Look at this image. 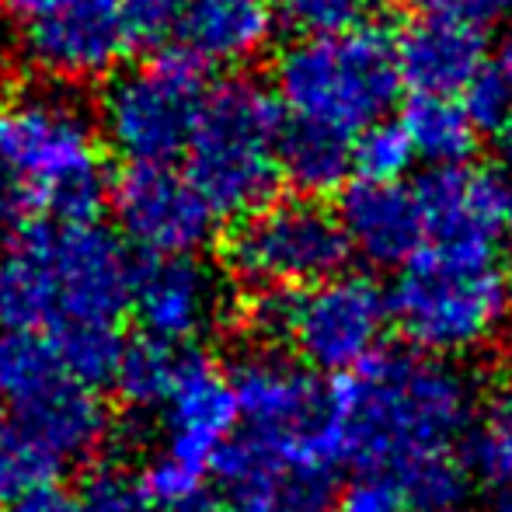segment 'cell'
Returning <instances> with one entry per match:
<instances>
[{
  "label": "cell",
  "instance_id": "obj_29",
  "mask_svg": "<svg viewBox=\"0 0 512 512\" xmlns=\"http://www.w3.org/2000/svg\"><path fill=\"white\" fill-rule=\"evenodd\" d=\"M415 161L418 157L401 122L384 119L352 140V171L363 182H405V171Z\"/></svg>",
  "mask_w": 512,
  "mask_h": 512
},
{
  "label": "cell",
  "instance_id": "obj_34",
  "mask_svg": "<svg viewBox=\"0 0 512 512\" xmlns=\"http://www.w3.org/2000/svg\"><path fill=\"white\" fill-rule=\"evenodd\" d=\"M342 512H408L401 488L387 474H359L342 495Z\"/></svg>",
  "mask_w": 512,
  "mask_h": 512
},
{
  "label": "cell",
  "instance_id": "obj_38",
  "mask_svg": "<svg viewBox=\"0 0 512 512\" xmlns=\"http://www.w3.org/2000/svg\"><path fill=\"white\" fill-rule=\"evenodd\" d=\"M7 512H81V502H77V492H70L60 481H53V485L32 488L21 499H14Z\"/></svg>",
  "mask_w": 512,
  "mask_h": 512
},
{
  "label": "cell",
  "instance_id": "obj_1",
  "mask_svg": "<svg viewBox=\"0 0 512 512\" xmlns=\"http://www.w3.org/2000/svg\"><path fill=\"white\" fill-rule=\"evenodd\" d=\"M474 415V384L450 359L384 352L331 384L338 460L394 478L432 453H450Z\"/></svg>",
  "mask_w": 512,
  "mask_h": 512
},
{
  "label": "cell",
  "instance_id": "obj_17",
  "mask_svg": "<svg viewBox=\"0 0 512 512\" xmlns=\"http://www.w3.org/2000/svg\"><path fill=\"white\" fill-rule=\"evenodd\" d=\"M401 84L411 95L460 98L488 70L485 28L446 14L418 11L394 35Z\"/></svg>",
  "mask_w": 512,
  "mask_h": 512
},
{
  "label": "cell",
  "instance_id": "obj_13",
  "mask_svg": "<svg viewBox=\"0 0 512 512\" xmlns=\"http://www.w3.org/2000/svg\"><path fill=\"white\" fill-rule=\"evenodd\" d=\"M133 314L140 335L196 349L220 321H234L237 300H230L220 272L203 258H150L136 272Z\"/></svg>",
  "mask_w": 512,
  "mask_h": 512
},
{
  "label": "cell",
  "instance_id": "obj_44",
  "mask_svg": "<svg viewBox=\"0 0 512 512\" xmlns=\"http://www.w3.org/2000/svg\"><path fill=\"white\" fill-rule=\"evenodd\" d=\"M495 512H512V492H506L499 499V506H495Z\"/></svg>",
  "mask_w": 512,
  "mask_h": 512
},
{
  "label": "cell",
  "instance_id": "obj_6",
  "mask_svg": "<svg viewBox=\"0 0 512 512\" xmlns=\"http://www.w3.org/2000/svg\"><path fill=\"white\" fill-rule=\"evenodd\" d=\"M391 321L415 352L457 359L485 349L512 307L509 272L495 251L422 248L387 293Z\"/></svg>",
  "mask_w": 512,
  "mask_h": 512
},
{
  "label": "cell",
  "instance_id": "obj_12",
  "mask_svg": "<svg viewBox=\"0 0 512 512\" xmlns=\"http://www.w3.org/2000/svg\"><path fill=\"white\" fill-rule=\"evenodd\" d=\"M108 199L119 237L150 258H199L220 223L175 164H126Z\"/></svg>",
  "mask_w": 512,
  "mask_h": 512
},
{
  "label": "cell",
  "instance_id": "obj_28",
  "mask_svg": "<svg viewBox=\"0 0 512 512\" xmlns=\"http://www.w3.org/2000/svg\"><path fill=\"white\" fill-rule=\"evenodd\" d=\"M49 338H53L56 349H60L63 370H67L77 384L95 387V391L112 384L122 345H126V338L115 328H108V324H98V328H70Z\"/></svg>",
  "mask_w": 512,
  "mask_h": 512
},
{
  "label": "cell",
  "instance_id": "obj_10",
  "mask_svg": "<svg viewBox=\"0 0 512 512\" xmlns=\"http://www.w3.org/2000/svg\"><path fill=\"white\" fill-rule=\"evenodd\" d=\"M391 307L373 279L342 272L293 297L286 345L310 373L349 377L380 352Z\"/></svg>",
  "mask_w": 512,
  "mask_h": 512
},
{
  "label": "cell",
  "instance_id": "obj_25",
  "mask_svg": "<svg viewBox=\"0 0 512 512\" xmlns=\"http://www.w3.org/2000/svg\"><path fill=\"white\" fill-rule=\"evenodd\" d=\"M182 352L185 349L164 345L150 335L126 338L119 366H115V377H112V387L122 405L133 411L164 408L171 387H175L178 366H182Z\"/></svg>",
  "mask_w": 512,
  "mask_h": 512
},
{
  "label": "cell",
  "instance_id": "obj_41",
  "mask_svg": "<svg viewBox=\"0 0 512 512\" xmlns=\"http://www.w3.org/2000/svg\"><path fill=\"white\" fill-rule=\"evenodd\" d=\"M4 4H7V11H11L14 18L21 21V18H25L28 11H32V7H39L42 0H4Z\"/></svg>",
  "mask_w": 512,
  "mask_h": 512
},
{
  "label": "cell",
  "instance_id": "obj_37",
  "mask_svg": "<svg viewBox=\"0 0 512 512\" xmlns=\"http://www.w3.org/2000/svg\"><path fill=\"white\" fill-rule=\"evenodd\" d=\"M418 4L429 14H446V18L467 21L474 28H488L502 14L506 0H418Z\"/></svg>",
  "mask_w": 512,
  "mask_h": 512
},
{
  "label": "cell",
  "instance_id": "obj_5",
  "mask_svg": "<svg viewBox=\"0 0 512 512\" xmlns=\"http://www.w3.org/2000/svg\"><path fill=\"white\" fill-rule=\"evenodd\" d=\"M286 115L248 77L209 84L185 147V175L216 220H244L269 206L283 182Z\"/></svg>",
  "mask_w": 512,
  "mask_h": 512
},
{
  "label": "cell",
  "instance_id": "obj_40",
  "mask_svg": "<svg viewBox=\"0 0 512 512\" xmlns=\"http://www.w3.org/2000/svg\"><path fill=\"white\" fill-rule=\"evenodd\" d=\"M495 136H499V157L512 168V112L506 115V122L495 129Z\"/></svg>",
  "mask_w": 512,
  "mask_h": 512
},
{
  "label": "cell",
  "instance_id": "obj_26",
  "mask_svg": "<svg viewBox=\"0 0 512 512\" xmlns=\"http://www.w3.org/2000/svg\"><path fill=\"white\" fill-rule=\"evenodd\" d=\"M408 512H464L471 499V474L460 453H432L394 474Z\"/></svg>",
  "mask_w": 512,
  "mask_h": 512
},
{
  "label": "cell",
  "instance_id": "obj_2",
  "mask_svg": "<svg viewBox=\"0 0 512 512\" xmlns=\"http://www.w3.org/2000/svg\"><path fill=\"white\" fill-rule=\"evenodd\" d=\"M136 272L129 244L105 223H28L0 255V328L39 335L115 328L133 310Z\"/></svg>",
  "mask_w": 512,
  "mask_h": 512
},
{
  "label": "cell",
  "instance_id": "obj_43",
  "mask_svg": "<svg viewBox=\"0 0 512 512\" xmlns=\"http://www.w3.org/2000/svg\"><path fill=\"white\" fill-rule=\"evenodd\" d=\"M506 227H512V185H506Z\"/></svg>",
  "mask_w": 512,
  "mask_h": 512
},
{
  "label": "cell",
  "instance_id": "obj_27",
  "mask_svg": "<svg viewBox=\"0 0 512 512\" xmlns=\"http://www.w3.org/2000/svg\"><path fill=\"white\" fill-rule=\"evenodd\" d=\"M63 464L11 418L0 422V499L14 502L25 492L60 481Z\"/></svg>",
  "mask_w": 512,
  "mask_h": 512
},
{
  "label": "cell",
  "instance_id": "obj_7",
  "mask_svg": "<svg viewBox=\"0 0 512 512\" xmlns=\"http://www.w3.org/2000/svg\"><path fill=\"white\" fill-rule=\"evenodd\" d=\"M206 91V67L185 49L119 70L98 112L105 143L126 164H171L189 147Z\"/></svg>",
  "mask_w": 512,
  "mask_h": 512
},
{
  "label": "cell",
  "instance_id": "obj_19",
  "mask_svg": "<svg viewBox=\"0 0 512 512\" xmlns=\"http://www.w3.org/2000/svg\"><path fill=\"white\" fill-rule=\"evenodd\" d=\"M11 422L21 425L39 446H46L63 467L88 464L112 439V415L95 387L60 380L35 401L11 411Z\"/></svg>",
  "mask_w": 512,
  "mask_h": 512
},
{
  "label": "cell",
  "instance_id": "obj_36",
  "mask_svg": "<svg viewBox=\"0 0 512 512\" xmlns=\"http://www.w3.org/2000/svg\"><path fill=\"white\" fill-rule=\"evenodd\" d=\"M35 209L28 189L18 182L11 168L0 161V234H18L21 227H28V213Z\"/></svg>",
  "mask_w": 512,
  "mask_h": 512
},
{
  "label": "cell",
  "instance_id": "obj_46",
  "mask_svg": "<svg viewBox=\"0 0 512 512\" xmlns=\"http://www.w3.org/2000/svg\"><path fill=\"white\" fill-rule=\"evenodd\" d=\"M509 4H512V0H509Z\"/></svg>",
  "mask_w": 512,
  "mask_h": 512
},
{
  "label": "cell",
  "instance_id": "obj_47",
  "mask_svg": "<svg viewBox=\"0 0 512 512\" xmlns=\"http://www.w3.org/2000/svg\"><path fill=\"white\" fill-rule=\"evenodd\" d=\"M492 512H495V509H492Z\"/></svg>",
  "mask_w": 512,
  "mask_h": 512
},
{
  "label": "cell",
  "instance_id": "obj_3",
  "mask_svg": "<svg viewBox=\"0 0 512 512\" xmlns=\"http://www.w3.org/2000/svg\"><path fill=\"white\" fill-rule=\"evenodd\" d=\"M276 102L286 122L356 140L384 122L401 98L394 35L352 25L331 35H300L276 60Z\"/></svg>",
  "mask_w": 512,
  "mask_h": 512
},
{
  "label": "cell",
  "instance_id": "obj_45",
  "mask_svg": "<svg viewBox=\"0 0 512 512\" xmlns=\"http://www.w3.org/2000/svg\"><path fill=\"white\" fill-rule=\"evenodd\" d=\"M509 286H512V262H509Z\"/></svg>",
  "mask_w": 512,
  "mask_h": 512
},
{
  "label": "cell",
  "instance_id": "obj_16",
  "mask_svg": "<svg viewBox=\"0 0 512 512\" xmlns=\"http://www.w3.org/2000/svg\"><path fill=\"white\" fill-rule=\"evenodd\" d=\"M432 248L495 251V237L506 227V185L495 171L478 164L429 168L415 182Z\"/></svg>",
  "mask_w": 512,
  "mask_h": 512
},
{
  "label": "cell",
  "instance_id": "obj_4",
  "mask_svg": "<svg viewBox=\"0 0 512 512\" xmlns=\"http://www.w3.org/2000/svg\"><path fill=\"white\" fill-rule=\"evenodd\" d=\"M0 161L49 220H95L108 192L102 129L63 88H25L0 102Z\"/></svg>",
  "mask_w": 512,
  "mask_h": 512
},
{
  "label": "cell",
  "instance_id": "obj_42",
  "mask_svg": "<svg viewBox=\"0 0 512 512\" xmlns=\"http://www.w3.org/2000/svg\"><path fill=\"white\" fill-rule=\"evenodd\" d=\"M175 512H220V509H213L209 502L203 499V502H196V506H189V509H175Z\"/></svg>",
  "mask_w": 512,
  "mask_h": 512
},
{
  "label": "cell",
  "instance_id": "obj_15",
  "mask_svg": "<svg viewBox=\"0 0 512 512\" xmlns=\"http://www.w3.org/2000/svg\"><path fill=\"white\" fill-rule=\"evenodd\" d=\"M164 450L171 460L199 474L213 471V460L237 436V411L230 373L199 349L182 352L175 387L164 401Z\"/></svg>",
  "mask_w": 512,
  "mask_h": 512
},
{
  "label": "cell",
  "instance_id": "obj_11",
  "mask_svg": "<svg viewBox=\"0 0 512 512\" xmlns=\"http://www.w3.org/2000/svg\"><path fill=\"white\" fill-rule=\"evenodd\" d=\"M18 25L25 60L56 81L115 77L140 46L122 0H42Z\"/></svg>",
  "mask_w": 512,
  "mask_h": 512
},
{
  "label": "cell",
  "instance_id": "obj_33",
  "mask_svg": "<svg viewBox=\"0 0 512 512\" xmlns=\"http://www.w3.org/2000/svg\"><path fill=\"white\" fill-rule=\"evenodd\" d=\"M460 102H464L467 115L478 122V129H485V126L499 129L502 122H506V115L512 112V88L499 70L488 67L485 74L460 95Z\"/></svg>",
  "mask_w": 512,
  "mask_h": 512
},
{
  "label": "cell",
  "instance_id": "obj_31",
  "mask_svg": "<svg viewBox=\"0 0 512 512\" xmlns=\"http://www.w3.org/2000/svg\"><path fill=\"white\" fill-rule=\"evenodd\" d=\"M140 481H143V488H147L150 506H161L164 512L189 509V506H196V502H203L206 474L178 464L168 453H157V457L143 467Z\"/></svg>",
  "mask_w": 512,
  "mask_h": 512
},
{
  "label": "cell",
  "instance_id": "obj_14",
  "mask_svg": "<svg viewBox=\"0 0 512 512\" xmlns=\"http://www.w3.org/2000/svg\"><path fill=\"white\" fill-rule=\"evenodd\" d=\"M223 512H324L335 495V471L286 457L251 432H237L209 471Z\"/></svg>",
  "mask_w": 512,
  "mask_h": 512
},
{
  "label": "cell",
  "instance_id": "obj_23",
  "mask_svg": "<svg viewBox=\"0 0 512 512\" xmlns=\"http://www.w3.org/2000/svg\"><path fill=\"white\" fill-rule=\"evenodd\" d=\"M67 377L60 349L49 335L0 328V408L18 411Z\"/></svg>",
  "mask_w": 512,
  "mask_h": 512
},
{
  "label": "cell",
  "instance_id": "obj_21",
  "mask_svg": "<svg viewBox=\"0 0 512 512\" xmlns=\"http://www.w3.org/2000/svg\"><path fill=\"white\" fill-rule=\"evenodd\" d=\"M401 129L408 133L411 150L429 168L467 164L478 150V122L467 115L460 98L411 95L401 112Z\"/></svg>",
  "mask_w": 512,
  "mask_h": 512
},
{
  "label": "cell",
  "instance_id": "obj_39",
  "mask_svg": "<svg viewBox=\"0 0 512 512\" xmlns=\"http://www.w3.org/2000/svg\"><path fill=\"white\" fill-rule=\"evenodd\" d=\"M495 70L506 77V84L512 88V25L502 32V42H499V49H495Z\"/></svg>",
  "mask_w": 512,
  "mask_h": 512
},
{
  "label": "cell",
  "instance_id": "obj_8",
  "mask_svg": "<svg viewBox=\"0 0 512 512\" xmlns=\"http://www.w3.org/2000/svg\"><path fill=\"white\" fill-rule=\"evenodd\" d=\"M352 248L338 213L317 199H272L237 220L223 241V262L251 290H310L342 276Z\"/></svg>",
  "mask_w": 512,
  "mask_h": 512
},
{
  "label": "cell",
  "instance_id": "obj_35",
  "mask_svg": "<svg viewBox=\"0 0 512 512\" xmlns=\"http://www.w3.org/2000/svg\"><path fill=\"white\" fill-rule=\"evenodd\" d=\"M185 0H122L129 14V25L136 32V42L147 46V42H157L178 28V14H182Z\"/></svg>",
  "mask_w": 512,
  "mask_h": 512
},
{
  "label": "cell",
  "instance_id": "obj_24",
  "mask_svg": "<svg viewBox=\"0 0 512 512\" xmlns=\"http://www.w3.org/2000/svg\"><path fill=\"white\" fill-rule=\"evenodd\" d=\"M460 464L471 481L512 492V391L492 394L474 408L464 436H460Z\"/></svg>",
  "mask_w": 512,
  "mask_h": 512
},
{
  "label": "cell",
  "instance_id": "obj_32",
  "mask_svg": "<svg viewBox=\"0 0 512 512\" xmlns=\"http://www.w3.org/2000/svg\"><path fill=\"white\" fill-rule=\"evenodd\" d=\"M272 11H283L304 35H331L363 21V0H269Z\"/></svg>",
  "mask_w": 512,
  "mask_h": 512
},
{
  "label": "cell",
  "instance_id": "obj_22",
  "mask_svg": "<svg viewBox=\"0 0 512 512\" xmlns=\"http://www.w3.org/2000/svg\"><path fill=\"white\" fill-rule=\"evenodd\" d=\"M352 175V140L314 126L286 122L283 129V178L304 199L342 192Z\"/></svg>",
  "mask_w": 512,
  "mask_h": 512
},
{
  "label": "cell",
  "instance_id": "obj_30",
  "mask_svg": "<svg viewBox=\"0 0 512 512\" xmlns=\"http://www.w3.org/2000/svg\"><path fill=\"white\" fill-rule=\"evenodd\" d=\"M77 502L81 512H150L147 488H143L140 474L129 467L115 464V460H98L88 467L77 488Z\"/></svg>",
  "mask_w": 512,
  "mask_h": 512
},
{
  "label": "cell",
  "instance_id": "obj_18",
  "mask_svg": "<svg viewBox=\"0 0 512 512\" xmlns=\"http://www.w3.org/2000/svg\"><path fill=\"white\" fill-rule=\"evenodd\" d=\"M338 223L349 248L373 269H405L425 244V216L415 185L408 182H363L342 189Z\"/></svg>",
  "mask_w": 512,
  "mask_h": 512
},
{
  "label": "cell",
  "instance_id": "obj_9",
  "mask_svg": "<svg viewBox=\"0 0 512 512\" xmlns=\"http://www.w3.org/2000/svg\"><path fill=\"white\" fill-rule=\"evenodd\" d=\"M227 373L241 422L251 436L307 464L331 471L342 464L331 418V387H324L317 373L265 345L244 349Z\"/></svg>",
  "mask_w": 512,
  "mask_h": 512
},
{
  "label": "cell",
  "instance_id": "obj_20",
  "mask_svg": "<svg viewBox=\"0 0 512 512\" xmlns=\"http://www.w3.org/2000/svg\"><path fill=\"white\" fill-rule=\"evenodd\" d=\"M178 35L185 53L203 67H241L269 49L276 11L269 0H185Z\"/></svg>",
  "mask_w": 512,
  "mask_h": 512
}]
</instances>
